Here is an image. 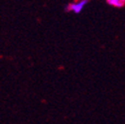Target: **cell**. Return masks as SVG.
<instances>
[{
  "mask_svg": "<svg viewBox=\"0 0 125 124\" xmlns=\"http://www.w3.org/2000/svg\"><path fill=\"white\" fill-rule=\"evenodd\" d=\"M88 3V0H79L77 2H73L70 3L67 7L66 10L67 11H72L73 13H81L83 11V9L84 8V6Z\"/></svg>",
  "mask_w": 125,
  "mask_h": 124,
  "instance_id": "obj_1",
  "label": "cell"
},
{
  "mask_svg": "<svg viewBox=\"0 0 125 124\" xmlns=\"http://www.w3.org/2000/svg\"><path fill=\"white\" fill-rule=\"evenodd\" d=\"M106 2L109 5L117 7V8H121L125 5V0H106Z\"/></svg>",
  "mask_w": 125,
  "mask_h": 124,
  "instance_id": "obj_2",
  "label": "cell"
}]
</instances>
